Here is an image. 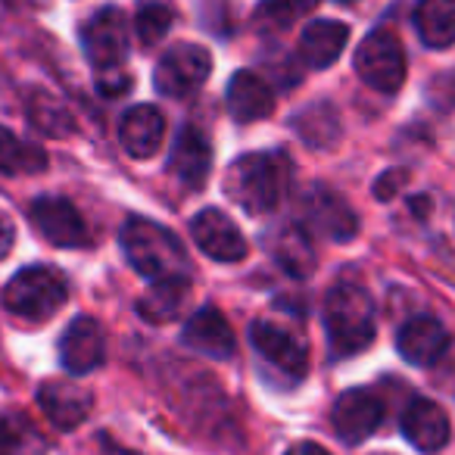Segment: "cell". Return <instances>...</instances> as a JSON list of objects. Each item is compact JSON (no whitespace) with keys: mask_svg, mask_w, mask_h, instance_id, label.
<instances>
[{"mask_svg":"<svg viewBox=\"0 0 455 455\" xmlns=\"http://www.w3.org/2000/svg\"><path fill=\"white\" fill-rule=\"evenodd\" d=\"M97 88H100L103 97H122L128 88H132V78H128L122 69H107V72H100V78H97Z\"/></svg>","mask_w":455,"mask_h":455,"instance_id":"cell-32","label":"cell"},{"mask_svg":"<svg viewBox=\"0 0 455 455\" xmlns=\"http://www.w3.org/2000/svg\"><path fill=\"white\" fill-rule=\"evenodd\" d=\"M212 72V57L206 47L200 44H178L159 60L153 84L163 97L172 100H184V97L196 94L203 88V82Z\"/></svg>","mask_w":455,"mask_h":455,"instance_id":"cell-7","label":"cell"},{"mask_svg":"<svg viewBox=\"0 0 455 455\" xmlns=\"http://www.w3.org/2000/svg\"><path fill=\"white\" fill-rule=\"evenodd\" d=\"M324 328L337 355H355L371 347L374 340V303L365 287L359 284H334L324 297Z\"/></svg>","mask_w":455,"mask_h":455,"instance_id":"cell-3","label":"cell"},{"mask_svg":"<svg viewBox=\"0 0 455 455\" xmlns=\"http://www.w3.org/2000/svg\"><path fill=\"white\" fill-rule=\"evenodd\" d=\"M209 165H212L209 140L196 128H181V134H178L175 147L169 153V172L184 188L200 190L209 178Z\"/></svg>","mask_w":455,"mask_h":455,"instance_id":"cell-19","label":"cell"},{"mask_svg":"<svg viewBox=\"0 0 455 455\" xmlns=\"http://www.w3.org/2000/svg\"><path fill=\"white\" fill-rule=\"evenodd\" d=\"M228 109L237 122H259L266 116H272L275 109V94L268 88V82L262 76L250 69L235 72V78L228 82Z\"/></svg>","mask_w":455,"mask_h":455,"instance_id":"cell-20","label":"cell"},{"mask_svg":"<svg viewBox=\"0 0 455 455\" xmlns=\"http://www.w3.org/2000/svg\"><path fill=\"white\" fill-rule=\"evenodd\" d=\"M284 455H331L324 446H318V443H297V446H291Z\"/></svg>","mask_w":455,"mask_h":455,"instance_id":"cell-34","label":"cell"},{"mask_svg":"<svg viewBox=\"0 0 455 455\" xmlns=\"http://www.w3.org/2000/svg\"><path fill=\"white\" fill-rule=\"evenodd\" d=\"M69 284L51 266H28L16 272L4 287V306L26 322H47L66 306Z\"/></svg>","mask_w":455,"mask_h":455,"instance_id":"cell-4","label":"cell"},{"mask_svg":"<svg viewBox=\"0 0 455 455\" xmlns=\"http://www.w3.org/2000/svg\"><path fill=\"white\" fill-rule=\"evenodd\" d=\"M47 169V153L28 140L16 138L10 128H0V172L4 175H38Z\"/></svg>","mask_w":455,"mask_h":455,"instance_id":"cell-26","label":"cell"},{"mask_svg":"<svg viewBox=\"0 0 455 455\" xmlns=\"http://www.w3.org/2000/svg\"><path fill=\"white\" fill-rule=\"evenodd\" d=\"M0 455H44V443L26 418L0 415Z\"/></svg>","mask_w":455,"mask_h":455,"instance_id":"cell-29","label":"cell"},{"mask_svg":"<svg viewBox=\"0 0 455 455\" xmlns=\"http://www.w3.org/2000/svg\"><path fill=\"white\" fill-rule=\"evenodd\" d=\"M122 253L138 275L156 281L188 278V253L169 228L150 219H128L122 228Z\"/></svg>","mask_w":455,"mask_h":455,"instance_id":"cell-2","label":"cell"},{"mask_svg":"<svg viewBox=\"0 0 455 455\" xmlns=\"http://www.w3.org/2000/svg\"><path fill=\"white\" fill-rule=\"evenodd\" d=\"M411 22L418 38L434 51L455 44V0H418Z\"/></svg>","mask_w":455,"mask_h":455,"instance_id":"cell-23","label":"cell"},{"mask_svg":"<svg viewBox=\"0 0 455 455\" xmlns=\"http://www.w3.org/2000/svg\"><path fill=\"white\" fill-rule=\"evenodd\" d=\"M349 41V28L334 20H315L299 35V57L309 69H328L343 53Z\"/></svg>","mask_w":455,"mask_h":455,"instance_id":"cell-21","label":"cell"},{"mask_svg":"<svg viewBox=\"0 0 455 455\" xmlns=\"http://www.w3.org/2000/svg\"><path fill=\"white\" fill-rule=\"evenodd\" d=\"M250 340H253L256 353L275 365L278 371L291 374L293 380H299L309 371V353H306L303 340L297 334H291L287 328L272 322H253L250 328Z\"/></svg>","mask_w":455,"mask_h":455,"instance_id":"cell-11","label":"cell"},{"mask_svg":"<svg viewBox=\"0 0 455 455\" xmlns=\"http://www.w3.org/2000/svg\"><path fill=\"white\" fill-rule=\"evenodd\" d=\"M13 241H16L13 221L0 212V259H7V256H10V250H13Z\"/></svg>","mask_w":455,"mask_h":455,"instance_id":"cell-33","label":"cell"},{"mask_svg":"<svg viewBox=\"0 0 455 455\" xmlns=\"http://www.w3.org/2000/svg\"><path fill=\"white\" fill-rule=\"evenodd\" d=\"M355 72L371 91L396 94L405 82V53L393 32H371L355 51Z\"/></svg>","mask_w":455,"mask_h":455,"instance_id":"cell-5","label":"cell"},{"mask_svg":"<svg viewBox=\"0 0 455 455\" xmlns=\"http://www.w3.org/2000/svg\"><path fill=\"white\" fill-rule=\"evenodd\" d=\"M396 349L411 365H434V362H440L446 355L449 331L430 315L409 318L396 334Z\"/></svg>","mask_w":455,"mask_h":455,"instance_id":"cell-15","label":"cell"},{"mask_svg":"<svg viewBox=\"0 0 455 455\" xmlns=\"http://www.w3.org/2000/svg\"><path fill=\"white\" fill-rule=\"evenodd\" d=\"M26 113L32 125L47 138H69L76 132L72 113L60 103V97L47 94V91H32V97L26 100Z\"/></svg>","mask_w":455,"mask_h":455,"instance_id":"cell-25","label":"cell"},{"mask_svg":"<svg viewBox=\"0 0 455 455\" xmlns=\"http://www.w3.org/2000/svg\"><path fill=\"white\" fill-rule=\"evenodd\" d=\"M172 22H175V10L169 0H140L134 13V32L144 47H156L169 35Z\"/></svg>","mask_w":455,"mask_h":455,"instance_id":"cell-27","label":"cell"},{"mask_svg":"<svg viewBox=\"0 0 455 455\" xmlns=\"http://www.w3.org/2000/svg\"><path fill=\"white\" fill-rule=\"evenodd\" d=\"M331 418H334V430L340 434V440L355 446V443L368 440L384 421V405L371 390H347L334 403Z\"/></svg>","mask_w":455,"mask_h":455,"instance_id":"cell-13","label":"cell"},{"mask_svg":"<svg viewBox=\"0 0 455 455\" xmlns=\"http://www.w3.org/2000/svg\"><path fill=\"white\" fill-rule=\"evenodd\" d=\"M107 359V337L103 328L88 315H78L76 322L66 328L63 340H60V362L69 374H91L94 368L103 365Z\"/></svg>","mask_w":455,"mask_h":455,"instance_id":"cell-12","label":"cell"},{"mask_svg":"<svg viewBox=\"0 0 455 455\" xmlns=\"http://www.w3.org/2000/svg\"><path fill=\"white\" fill-rule=\"evenodd\" d=\"M165 138V119L156 107L150 103H140V107H132L119 122V140L125 147L128 156L134 159H150L153 153L163 147Z\"/></svg>","mask_w":455,"mask_h":455,"instance_id":"cell-18","label":"cell"},{"mask_svg":"<svg viewBox=\"0 0 455 455\" xmlns=\"http://www.w3.org/2000/svg\"><path fill=\"white\" fill-rule=\"evenodd\" d=\"M190 237L194 243L215 262H241L247 256V237L241 228L228 219L221 209H203L190 221Z\"/></svg>","mask_w":455,"mask_h":455,"instance_id":"cell-10","label":"cell"},{"mask_svg":"<svg viewBox=\"0 0 455 455\" xmlns=\"http://www.w3.org/2000/svg\"><path fill=\"white\" fill-rule=\"evenodd\" d=\"M38 405L60 430H72L91 415V393L72 380H47L38 390Z\"/></svg>","mask_w":455,"mask_h":455,"instance_id":"cell-16","label":"cell"},{"mask_svg":"<svg viewBox=\"0 0 455 455\" xmlns=\"http://www.w3.org/2000/svg\"><path fill=\"white\" fill-rule=\"evenodd\" d=\"M291 184V159L281 150L247 153L225 175L228 196L250 215H266L281 203Z\"/></svg>","mask_w":455,"mask_h":455,"instance_id":"cell-1","label":"cell"},{"mask_svg":"<svg viewBox=\"0 0 455 455\" xmlns=\"http://www.w3.org/2000/svg\"><path fill=\"white\" fill-rule=\"evenodd\" d=\"M32 221L44 241L63 250H78L91 243V231L84 225L82 212L63 196H38L32 203Z\"/></svg>","mask_w":455,"mask_h":455,"instance_id":"cell-9","label":"cell"},{"mask_svg":"<svg viewBox=\"0 0 455 455\" xmlns=\"http://www.w3.org/2000/svg\"><path fill=\"white\" fill-rule=\"evenodd\" d=\"M403 434L421 452H436L449 440V418L434 399H411L403 411Z\"/></svg>","mask_w":455,"mask_h":455,"instance_id":"cell-17","label":"cell"},{"mask_svg":"<svg viewBox=\"0 0 455 455\" xmlns=\"http://www.w3.org/2000/svg\"><path fill=\"white\" fill-rule=\"evenodd\" d=\"M340 4H353V0H340Z\"/></svg>","mask_w":455,"mask_h":455,"instance_id":"cell-35","label":"cell"},{"mask_svg":"<svg viewBox=\"0 0 455 455\" xmlns=\"http://www.w3.org/2000/svg\"><path fill=\"white\" fill-rule=\"evenodd\" d=\"M190 293V281L178 278V281H156L144 297L138 299V315L150 324H169L181 315L184 303H188Z\"/></svg>","mask_w":455,"mask_h":455,"instance_id":"cell-24","label":"cell"},{"mask_svg":"<svg viewBox=\"0 0 455 455\" xmlns=\"http://www.w3.org/2000/svg\"><path fill=\"white\" fill-rule=\"evenodd\" d=\"M268 253L275 256L284 272L297 275V278H306L315 268V250H312V241L299 225H278L268 231L266 237Z\"/></svg>","mask_w":455,"mask_h":455,"instance_id":"cell-22","label":"cell"},{"mask_svg":"<svg viewBox=\"0 0 455 455\" xmlns=\"http://www.w3.org/2000/svg\"><path fill=\"white\" fill-rule=\"evenodd\" d=\"M184 347H190L194 353H203L209 359H231L237 349V337L228 324V318L221 315L215 306H203L188 318L181 331Z\"/></svg>","mask_w":455,"mask_h":455,"instance_id":"cell-14","label":"cell"},{"mask_svg":"<svg viewBox=\"0 0 455 455\" xmlns=\"http://www.w3.org/2000/svg\"><path fill=\"white\" fill-rule=\"evenodd\" d=\"M82 44L91 66H97L100 72L119 69L128 57V22L122 10L103 7L100 13L91 16L88 26L82 28Z\"/></svg>","mask_w":455,"mask_h":455,"instance_id":"cell-8","label":"cell"},{"mask_svg":"<svg viewBox=\"0 0 455 455\" xmlns=\"http://www.w3.org/2000/svg\"><path fill=\"white\" fill-rule=\"evenodd\" d=\"M299 228H303L306 235L312 231L318 237L343 243L355 237L359 219H355V212L349 209V203L340 194L318 184V188L306 190V196L299 200Z\"/></svg>","mask_w":455,"mask_h":455,"instance_id":"cell-6","label":"cell"},{"mask_svg":"<svg viewBox=\"0 0 455 455\" xmlns=\"http://www.w3.org/2000/svg\"><path fill=\"white\" fill-rule=\"evenodd\" d=\"M405 181H409V172H405V169L384 172V175L374 181V196H378V200H393V196L405 188Z\"/></svg>","mask_w":455,"mask_h":455,"instance_id":"cell-31","label":"cell"},{"mask_svg":"<svg viewBox=\"0 0 455 455\" xmlns=\"http://www.w3.org/2000/svg\"><path fill=\"white\" fill-rule=\"evenodd\" d=\"M293 125H297L299 138H303L306 144L318 147V150H324L328 144H334L337 134H340V122H337V113L328 107V103H315V107L303 109Z\"/></svg>","mask_w":455,"mask_h":455,"instance_id":"cell-28","label":"cell"},{"mask_svg":"<svg viewBox=\"0 0 455 455\" xmlns=\"http://www.w3.org/2000/svg\"><path fill=\"white\" fill-rule=\"evenodd\" d=\"M318 0H266L262 4V16L278 26H291V22L303 20L309 10H315Z\"/></svg>","mask_w":455,"mask_h":455,"instance_id":"cell-30","label":"cell"}]
</instances>
